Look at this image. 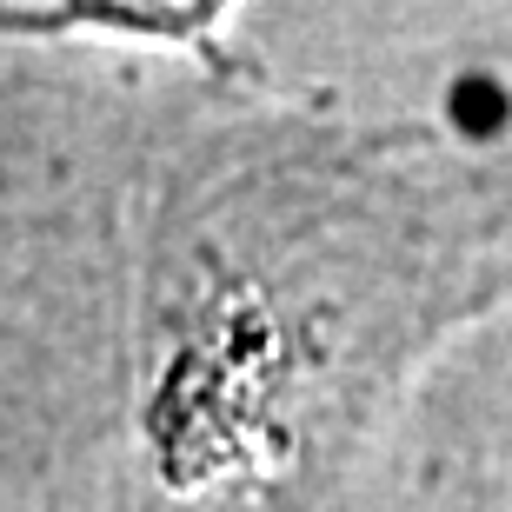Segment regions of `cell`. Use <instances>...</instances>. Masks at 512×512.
<instances>
[{"label": "cell", "mask_w": 512, "mask_h": 512, "mask_svg": "<svg viewBox=\"0 0 512 512\" xmlns=\"http://www.w3.org/2000/svg\"><path fill=\"white\" fill-rule=\"evenodd\" d=\"M87 14L100 20H127V27H153V34H187V27H207L227 0H80Z\"/></svg>", "instance_id": "obj_1"}]
</instances>
